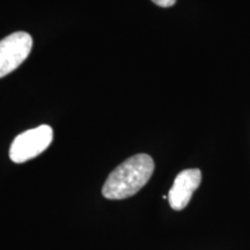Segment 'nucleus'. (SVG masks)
I'll use <instances>...</instances> for the list:
<instances>
[{
  "instance_id": "1",
  "label": "nucleus",
  "mask_w": 250,
  "mask_h": 250,
  "mask_svg": "<svg viewBox=\"0 0 250 250\" xmlns=\"http://www.w3.org/2000/svg\"><path fill=\"white\" fill-rule=\"evenodd\" d=\"M154 171V161L147 154H136L115 168L102 188L108 199H124L146 186Z\"/></svg>"
},
{
  "instance_id": "2",
  "label": "nucleus",
  "mask_w": 250,
  "mask_h": 250,
  "mask_svg": "<svg viewBox=\"0 0 250 250\" xmlns=\"http://www.w3.org/2000/svg\"><path fill=\"white\" fill-rule=\"evenodd\" d=\"M54 140V130L49 125H40L20 133L9 147V159L15 164H23L36 158L49 147Z\"/></svg>"
},
{
  "instance_id": "3",
  "label": "nucleus",
  "mask_w": 250,
  "mask_h": 250,
  "mask_svg": "<svg viewBox=\"0 0 250 250\" xmlns=\"http://www.w3.org/2000/svg\"><path fill=\"white\" fill-rule=\"evenodd\" d=\"M33 39L28 33L17 31L0 41V78L17 70L29 56Z\"/></svg>"
},
{
  "instance_id": "4",
  "label": "nucleus",
  "mask_w": 250,
  "mask_h": 250,
  "mask_svg": "<svg viewBox=\"0 0 250 250\" xmlns=\"http://www.w3.org/2000/svg\"><path fill=\"white\" fill-rule=\"evenodd\" d=\"M201 182L202 173L199 169H186L181 171L168 192V202L170 208L175 211H181L187 208Z\"/></svg>"
},
{
  "instance_id": "5",
  "label": "nucleus",
  "mask_w": 250,
  "mask_h": 250,
  "mask_svg": "<svg viewBox=\"0 0 250 250\" xmlns=\"http://www.w3.org/2000/svg\"><path fill=\"white\" fill-rule=\"evenodd\" d=\"M152 1L160 7H170V6L175 5L176 0H152Z\"/></svg>"
}]
</instances>
